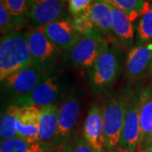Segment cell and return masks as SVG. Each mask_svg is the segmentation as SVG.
<instances>
[{
  "mask_svg": "<svg viewBox=\"0 0 152 152\" xmlns=\"http://www.w3.org/2000/svg\"><path fill=\"white\" fill-rule=\"evenodd\" d=\"M121 55L115 48L107 46L98 57L90 73V82L96 93L107 90L119 75Z\"/></svg>",
  "mask_w": 152,
  "mask_h": 152,
  "instance_id": "7a4b0ae2",
  "label": "cell"
},
{
  "mask_svg": "<svg viewBox=\"0 0 152 152\" xmlns=\"http://www.w3.org/2000/svg\"><path fill=\"white\" fill-rule=\"evenodd\" d=\"M72 24L75 31L80 36H85L96 30L86 13L75 15L72 20Z\"/></svg>",
  "mask_w": 152,
  "mask_h": 152,
  "instance_id": "d4e9b609",
  "label": "cell"
},
{
  "mask_svg": "<svg viewBox=\"0 0 152 152\" xmlns=\"http://www.w3.org/2000/svg\"><path fill=\"white\" fill-rule=\"evenodd\" d=\"M80 102L76 96H69L61 105L58 112L57 145L69 139L80 117Z\"/></svg>",
  "mask_w": 152,
  "mask_h": 152,
  "instance_id": "7c38bea8",
  "label": "cell"
},
{
  "mask_svg": "<svg viewBox=\"0 0 152 152\" xmlns=\"http://www.w3.org/2000/svg\"><path fill=\"white\" fill-rule=\"evenodd\" d=\"M140 140L139 149L145 151L150 148L152 142V87L141 91L140 105Z\"/></svg>",
  "mask_w": 152,
  "mask_h": 152,
  "instance_id": "2e32d148",
  "label": "cell"
},
{
  "mask_svg": "<svg viewBox=\"0 0 152 152\" xmlns=\"http://www.w3.org/2000/svg\"><path fill=\"white\" fill-rule=\"evenodd\" d=\"M141 90L129 93L128 107L121 134L118 150L120 152H135L140 140V105Z\"/></svg>",
  "mask_w": 152,
  "mask_h": 152,
  "instance_id": "8992f818",
  "label": "cell"
},
{
  "mask_svg": "<svg viewBox=\"0 0 152 152\" xmlns=\"http://www.w3.org/2000/svg\"><path fill=\"white\" fill-rule=\"evenodd\" d=\"M140 152H152V149L151 148H150V149H146V150H145V151H141Z\"/></svg>",
  "mask_w": 152,
  "mask_h": 152,
  "instance_id": "f1b7e54d",
  "label": "cell"
},
{
  "mask_svg": "<svg viewBox=\"0 0 152 152\" xmlns=\"http://www.w3.org/2000/svg\"><path fill=\"white\" fill-rule=\"evenodd\" d=\"M48 37L59 49L69 51L81 37L73 27L72 20L62 18L43 26Z\"/></svg>",
  "mask_w": 152,
  "mask_h": 152,
  "instance_id": "8fae6325",
  "label": "cell"
},
{
  "mask_svg": "<svg viewBox=\"0 0 152 152\" xmlns=\"http://www.w3.org/2000/svg\"><path fill=\"white\" fill-rule=\"evenodd\" d=\"M137 35L141 42L152 40V7L142 15L137 27Z\"/></svg>",
  "mask_w": 152,
  "mask_h": 152,
  "instance_id": "603a6c76",
  "label": "cell"
},
{
  "mask_svg": "<svg viewBox=\"0 0 152 152\" xmlns=\"http://www.w3.org/2000/svg\"><path fill=\"white\" fill-rule=\"evenodd\" d=\"M58 112L57 105L41 107L39 121V142L49 148L57 145V136L58 129Z\"/></svg>",
  "mask_w": 152,
  "mask_h": 152,
  "instance_id": "9a60e30c",
  "label": "cell"
},
{
  "mask_svg": "<svg viewBox=\"0 0 152 152\" xmlns=\"http://www.w3.org/2000/svg\"><path fill=\"white\" fill-rule=\"evenodd\" d=\"M150 148H152V142L151 144V145H150ZM150 148H149V149H150Z\"/></svg>",
  "mask_w": 152,
  "mask_h": 152,
  "instance_id": "f546056e",
  "label": "cell"
},
{
  "mask_svg": "<svg viewBox=\"0 0 152 152\" xmlns=\"http://www.w3.org/2000/svg\"><path fill=\"white\" fill-rule=\"evenodd\" d=\"M86 13L96 30L102 32L113 31L112 6L96 0Z\"/></svg>",
  "mask_w": 152,
  "mask_h": 152,
  "instance_id": "e0dca14e",
  "label": "cell"
},
{
  "mask_svg": "<svg viewBox=\"0 0 152 152\" xmlns=\"http://www.w3.org/2000/svg\"><path fill=\"white\" fill-rule=\"evenodd\" d=\"M47 72L48 70L41 66L32 63L27 67L8 76L1 82L4 84L7 91L15 99L26 97L35 89Z\"/></svg>",
  "mask_w": 152,
  "mask_h": 152,
  "instance_id": "52a82bcc",
  "label": "cell"
},
{
  "mask_svg": "<svg viewBox=\"0 0 152 152\" xmlns=\"http://www.w3.org/2000/svg\"><path fill=\"white\" fill-rule=\"evenodd\" d=\"M113 32L124 45H130L134 37V29L130 19L124 11L112 7Z\"/></svg>",
  "mask_w": 152,
  "mask_h": 152,
  "instance_id": "ac0fdd59",
  "label": "cell"
},
{
  "mask_svg": "<svg viewBox=\"0 0 152 152\" xmlns=\"http://www.w3.org/2000/svg\"><path fill=\"white\" fill-rule=\"evenodd\" d=\"M58 152H105L94 149L88 142L83 138L68 139L61 143Z\"/></svg>",
  "mask_w": 152,
  "mask_h": 152,
  "instance_id": "7402d4cb",
  "label": "cell"
},
{
  "mask_svg": "<svg viewBox=\"0 0 152 152\" xmlns=\"http://www.w3.org/2000/svg\"><path fill=\"white\" fill-rule=\"evenodd\" d=\"M151 149H152V148H151Z\"/></svg>",
  "mask_w": 152,
  "mask_h": 152,
  "instance_id": "4dcf8cb0",
  "label": "cell"
},
{
  "mask_svg": "<svg viewBox=\"0 0 152 152\" xmlns=\"http://www.w3.org/2000/svg\"><path fill=\"white\" fill-rule=\"evenodd\" d=\"M92 4V0H69V10L75 16L80 14L86 13Z\"/></svg>",
  "mask_w": 152,
  "mask_h": 152,
  "instance_id": "4316f807",
  "label": "cell"
},
{
  "mask_svg": "<svg viewBox=\"0 0 152 152\" xmlns=\"http://www.w3.org/2000/svg\"><path fill=\"white\" fill-rule=\"evenodd\" d=\"M107 4L112 7L124 11L131 21L140 15H144L150 8L145 0H97Z\"/></svg>",
  "mask_w": 152,
  "mask_h": 152,
  "instance_id": "ffe728a7",
  "label": "cell"
},
{
  "mask_svg": "<svg viewBox=\"0 0 152 152\" xmlns=\"http://www.w3.org/2000/svg\"><path fill=\"white\" fill-rule=\"evenodd\" d=\"M12 17L14 26H22L28 15V0H1Z\"/></svg>",
  "mask_w": 152,
  "mask_h": 152,
  "instance_id": "44dd1931",
  "label": "cell"
},
{
  "mask_svg": "<svg viewBox=\"0 0 152 152\" xmlns=\"http://www.w3.org/2000/svg\"><path fill=\"white\" fill-rule=\"evenodd\" d=\"M33 63L48 70L59 53V48L46 35L43 26L34 27L26 33Z\"/></svg>",
  "mask_w": 152,
  "mask_h": 152,
  "instance_id": "ba28073f",
  "label": "cell"
},
{
  "mask_svg": "<svg viewBox=\"0 0 152 152\" xmlns=\"http://www.w3.org/2000/svg\"><path fill=\"white\" fill-rule=\"evenodd\" d=\"M0 27L1 32L4 35L14 31L13 28L15 27L12 17L3 1L0 2Z\"/></svg>",
  "mask_w": 152,
  "mask_h": 152,
  "instance_id": "484cf974",
  "label": "cell"
},
{
  "mask_svg": "<svg viewBox=\"0 0 152 152\" xmlns=\"http://www.w3.org/2000/svg\"><path fill=\"white\" fill-rule=\"evenodd\" d=\"M20 106L15 104L9 105L1 114L0 137L1 140H10L17 137L16 124Z\"/></svg>",
  "mask_w": 152,
  "mask_h": 152,
  "instance_id": "d6986e66",
  "label": "cell"
},
{
  "mask_svg": "<svg viewBox=\"0 0 152 152\" xmlns=\"http://www.w3.org/2000/svg\"><path fill=\"white\" fill-rule=\"evenodd\" d=\"M108 46L97 30L81 36L66 53V60L72 65L92 68L98 57Z\"/></svg>",
  "mask_w": 152,
  "mask_h": 152,
  "instance_id": "5b68a950",
  "label": "cell"
},
{
  "mask_svg": "<svg viewBox=\"0 0 152 152\" xmlns=\"http://www.w3.org/2000/svg\"><path fill=\"white\" fill-rule=\"evenodd\" d=\"M63 0H28V16L35 27L44 26L63 18Z\"/></svg>",
  "mask_w": 152,
  "mask_h": 152,
  "instance_id": "30bf717a",
  "label": "cell"
},
{
  "mask_svg": "<svg viewBox=\"0 0 152 152\" xmlns=\"http://www.w3.org/2000/svg\"><path fill=\"white\" fill-rule=\"evenodd\" d=\"M129 94L109 99L103 109L105 146L113 149L118 145L128 107Z\"/></svg>",
  "mask_w": 152,
  "mask_h": 152,
  "instance_id": "277c9868",
  "label": "cell"
},
{
  "mask_svg": "<svg viewBox=\"0 0 152 152\" xmlns=\"http://www.w3.org/2000/svg\"><path fill=\"white\" fill-rule=\"evenodd\" d=\"M31 143L20 137H15L10 140H1L0 152H27Z\"/></svg>",
  "mask_w": 152,
  "mask_h": 152,
  "instance_id": "cb8c5ba5",
  "label": "cell"
},
{
  "mask_svg": "<svg viewBox=\"0 0 152 152\" xmlns=\"http://www.w3.org/2000/svg\"><path fill=\"white\" fill-rule=\"evenodd\" d=\"M152 71V42L138 45L128 53L125 63L126 76L130 83H136Z\"/></svg>",
  "mask_w": 152,
  "mask_h": 152,
  "instance_id": "9c48e42d",
  "label": "cell"
},
{
  "mask_svg": "<svg viewBox=\"0 0 152 152\" xmlns=\"http://www.w3.org/2000/svg\"><path fill=\"white\" fill-rule=\"evenodd\" d=\"M33 63L32 55L26 33L12 31L1 37L0 42V80Z\"/></svg>",
  "mask_w": 152,
  "mask_h": 152,
  "instance_id": "6da1fadb",
  "label": "cell"
},
{
  "mask_svg": "<svg viewBox=\"0 0 152 152\" xmlns=\"http://www.w3.org/2000/svg\"><path fill=\"white\" fill-rule=\"evenodd\" d=\"M49 151L50 148L48 146L41 144L40 142H37L32 144L27 152H49Z\"/></svg>",
  "mask_w": 152,
  "mask_h": 152,
  "instance_id": "83f0119b",
  "label": "cell"
},
{
  "mask_svg": "<svg viewBox=\"0 0 152 152\" xmlns=\"http://www.w3.org/2000/svg\"><path fill=\"white\" fill-rule=\"evenodd\" d=\"M64 91V82L62 78L58 74H53L49 69L27 96L15 99L13 104L20 107L33 105L38 107L56 105L55 103L62 97Z\"/></svg>",
  "mask_w": 152,
  "mask_h": 152,
  "instance_id": "3957f363",
  "label": "cell"
},
{
  "mask_svg": "<svg viewBox=\"0 0 152 152\" xmlns=\"http://www.w3.org/2000/svg\"><path fill=\"white\" fill-rule=\"evenodd\" d=\"M41 107L37 106L20 107L17 118V136L26 140L31 144L39 142V121Z\"/></svg>",
  "mask_w": 152,
  "mask_h": 152,
  "instance_id": "4fadbf2b",
  "label": "cell"
},
{
  "mask_svg": "<svg viewBox=\"0 0 152 152\" xmlns=\"http://www.w3.org/2000/svg\"><path fill=\"white\" fill-rule=\"evenodd\" d=\"M83 133L84 139L94 149L104 151L103 110L96 106L90 109L84 124Z\"/></svg>",
  "mask_w": 152,
  "mask_h": 152,
  "instance_id": "5bb4252c",
  "label": "cell"
}]
</instances>
